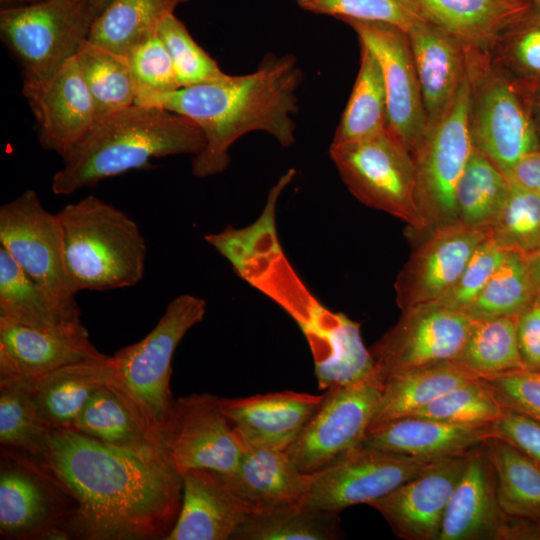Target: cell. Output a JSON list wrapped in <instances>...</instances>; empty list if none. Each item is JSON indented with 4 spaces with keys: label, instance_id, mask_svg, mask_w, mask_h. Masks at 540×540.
Masks as SVG:
<instances>
[{
    "label": "cell",
    "instance_id": "obj_7",
    "mask_svg": "<svg viewBox=\"0 0 540 540\" xmlns=\"http://www.w3.org/2000/svg\"><path fill=\"white\" fill-rule=\"evenodd\" d=\"M329 155L348 190L362 204L417 231L428 230L417 199L413 155L388 126L358 140L331 143Z\"/></svg>",
    "mask_w": 540,
    "mask_h": 540
},
{
    "label": "cell",
    "instance_id": "obj_33",
    "mask_svg": "<svg viewBox=\"0 0 540 540\" xmlns=\"http://www.w3.org/2000/svg\"><path fill=\"white\" fill-rule=\"evenodd\" d=\"M190 0H112L95 19L87 40L126 56L157 33L162 20Z\"/></svg>",
    "mask_w": 540,
    "mask_h": 540
},
{
    "label": "cell",
    "instance_id": "obj_37",
    "mask_svg": "<svg viewBox=\"0 0 540 540\" xmlns=\"http://www.w3.org/2000/svg\"><path fill=\"white\" fill-rule=\"evenodd\" d=\"M510 189V181L475 147L455 190L457 220L489 230L495 225Z\"/></svg>",
    "mask_w": 540,
    "mask_h": 540
},
{
    "label": "cell",
    "instance_id": "obj_8",
    "mask_svg": "<svg viewBox=\"0 0 540 540\" xmlns=\"http://www.w3.org/2000/svg\"><path fill=\"white\" fill-rule=\"evenodd\" d=\"M97 17L87 0L3 6L0 36L20 63L23 80H41L77 54Z\"/></svg>",
    "mask_w": 540,
    "mask_h": 540
},
{
    "label": "cell",
    "instance_id": "obj_54",
    "mask_svg": "<svg viewBox=\"0 0 540 540\" xmlns=\"http://www.w3.org/2000/svg\"><path fill=\"white\" fill-rule=\"evenodd\" d=\"M529 106L534 131L540 147V89L529 96Z\"/></svg>",
    "mask_w": 540,
    "mask_h": 540
},
{
    "label": "cell",
    "instance_id": "obj_22",
    "mask_svg": "<svg viewBox=\"0 0 540 540\" xmlns=\"http://www.w3.org/2000/svg\"><path fill=\"white\" fill-rule=\"evenodd\" d=\"M323 400L322 395L283 391L242 398H221V408L249 444L287 450Z\"/></svg>",
    "mask_w": 540,
    "mask_h": 540
},
{
    "label": "cell",
    "instance_id": "obj_28",
    "mask_svg": "<svg viewBox=\"0 0 540 540\" xmlns=\"http://www.w3.org/2000/svg\"><path fill=\"white\" fill-rule=\"evenodd\" d=\"M428 22L483 52L531 4L530 0H405Z\"/></svg>",
    "mask_w": 540,
    "mask_h": 540
},
{
    "label": "cell",
    "instance_id": "obj_6",
    "mask_svg": "<svg viewBox=\"0 0 540 540\" xmlns=\"http://www.w3.org/2000/svg\"><path fill=\"white\" fill-rule=\"evenodd\" d=\"M205 313L203 298L192 294L178 295L169 302L158 323L143 339L112 356L114 374L109 387L124 402L149 439L163 450L175 403L170 390L172 358L182 338L203 320Z\"/></svg>",
    "mask_w": 540,
    "mask_h": 540
},
{
    "label": "cell",
    "instance_id": "obj_49",
    "mask_svg": "<svg viewBox=\"0 0 540 540\" xmlns=\"http://www.w3.org/2000/svg\"><path fill=\"white\" fill-rule=\"evenodd\" d=\"M481 379L505 408L540 422V371L521 369Z\"/></svg>",
    "mask_w": 540,
    "mask_h": 540
},
{
    "label": "cell",
    "instance_id": "obj_24",
    "mask_svg": "<svg viewBox=\"0 0 540 540\" xmlns=\"http://www.w3.org/2000/svg\"><path fill=\"white\" fill-rule=\"evenodd\" d=\"M406 33L430 125L456 98L468 75L471 48L423 20L417 21Z\"/></svg>",
    "mask_w": 540,
    "mask_h": 540
},
{
    "label": "cell",
    "instance_id": "obj_41",
    "mask_svg": "<svg viewBox=\"0 0 540 540\" xmlns=\"http://www.w3.org/2000/svg\"><path fill=\"white\" fill-rule=\"evenodd\" d=\"M534 301L524 255L508 251L483 290L464 313L471 319L517 317Z\"/></svg>",
    "mask_w": 540,
    "mask_h": 540
},
{
    "label": "cell",
    "instance_id": "obj_38",
    "mask_svg": "<svg viewBox=\"0 0 540 540\" xmlns=\"http://www.w3.org/2000/svg\"><path fill=\"white\" fill-rule=\"evenodd\" d=\"M488 57L495 69L528 96L540 89V9L531 3L498 36Z\"/></svg>",
    "mask_w": 540,
    "mask_h": 540
},
{
    "label": "cell",
    "instance_id": "obj_2",
    "mask_svg": "<svg viewBox=\"0 0 540 540\" xmlns=\"http://www.w3.org/2000/svg\"><path fill=\"white\" fill-rule=\"evenodd\" d=\"M292 182L282 174L270 188L265 206L251 224L204 236L246 283L273 300L299 325L314 356L320 389L354 382L373 367L359 323L327 309L309 290L287 259L279 241L276 211L283 190Z\"/></svg>",
    "mask_w": 540,
    "mask_h": 540
},
{
    "label": "cell",
    "instance_id": "obj_21",
    "mask_svg": "<svg viewBox=\"0 0 540 540\" xmlns=\"http://www.w3.org/2000/svg\"><path fill=\"white\" fill-rule=\"evenodd\" d=\"M104 357L82 322L34 328L0 318V380L31 384L63 366Z\"/></svg>",
    "mask_w": 540,
    "mask_h": 540
},
{
    "label": "cell",
    "instance_id": "obj_48",
    "mask_svg": "<svg viewBox=\"0 0 540 540\" xmlns=\"http://www.w3.org/2000/svg\"><path fill=\"white\" fill-rule=\"evenodd\" d=\"M507 252L493 238L487 237L475 249L452 288L434 303L465 312L483 290Z\"/></svg>",
    "mask_w": 540,
    "mask_h": 540
},
{
    "label": "cell",
    "instance_id": "obj_58",
    "mask_svg": "<svg viewBox=\"0 0 540 540\" xmlns=\"http://www.w3.org/2000/svg\"><path fill=\"white\" fill-rule=\"evenodd\" d=\"M539 526H540V521L538 522Z\"/></svg>",
    "mask_w": 540,
    "mask_h": 540
},
{
    "label": "cell",
    "instance_id": "obj_45",
    "mask_svg": "<svg viewBox=\"0 0 540 540\" xmlns=\"http://www.w3.org/2000/svg\"><path fill=\"white\" fill-rule=\"evenodd\" d=\"M157 35L171 57L181 87L218 80L227 75L174 13L162 20Z\"/></svg>",
    "mask_w": 540,
    "mask_h": 540
},
{
    "label": "cell",
    "instance_id": "obj_23",
    "mask_svg": "<svg viewBox=\"0 0 540 540\" xmlns=\"http://www.w3.org/2000/svg\"><path fill=\"white\" fill-rule=\"evenodd\" d=\"M182 478L181 509L165 540H231L250 512L224 473L199 468Z\"/></svg>",
    "mask_w": 540,
    "mask_h": 540
},
{
    "label": "cell",
    "instance_id": "obj_19",
    "mask_svg": "<svg viewBox=\"0 0 540 540\" xmlns=\"http://www.w3.org/2000/svg\"><path fill=\"white\" fill-rule=\"evenodd\" d=\"M41 146L65 157L95 126V104L76 57L41 80H23Z\"/></svg>",
    "mask_w": 540,
    "mask_h": 540
},
{
    "label": "cell",
    "instance_id": "obj_16",
    "mask_svg": "<svg viewBox=\"0 0 540 540\" xmlns=\"http://www.w3.org/2000/svg\"><path fill=\"white\" fill-rule=\"evenodd\" d=\"M540 540L538 522L507 515L495 491L486 442L473 449L447 506L438 540Z\"/></svg>",
    "mask_w": 540,
    "mask_h": 540
},
{
    "label": "cell",
    "instance_id": "obj_50",
    "mask_svg": "<svg viewBox=\"0 0 540 540\" xmlns=\"http://www.w3.org/2000/svg\"><path fill=\"white\" fill-rule=\"evenodd\" d=\"M491 429L493 437L509 442L540 464V422L504 407Z\"/></svg>",
    "mask_w": 540,
    "mask_h": 540
},
{
    "label": "cell",
    "instance_id": "obj_34",
    "mask_svg": "<svg viewBox=\"0 0 540 540\" xmlns=\"http://www.w3.org/2000/svg\"><path fill=\"white\" fill-rule=\"evenodd\" d=\"M343 537L340 512L303 502L249 513L231 540H335Z\"/></svg>",
    "mask_w": 540,
    "mask_h": 540
},
{
    "label": "cell",
    "instance_id": "obj_31",
    "mask_svg": "<svg viewBox=\"0 0 540 540\" xmlns=\"http://www.w3.org/2000/svg\"><path fill=\"white\" fill-rule=\"evenodd\" d=\"M478 378L456 361L393 374L383 381L381 400L371 425L410 416L446 392Z\"/></svg>",
    "mask_w": 540,
    "mask_h": 540
},
{
    "label": "cell",
    "instance_id": "obj_40",
    "mask_svg": "<svg viewBox=\"0 0 540 540\" xmlns=\"http://www.w3.org/2000/svg\"><path fill=\"white\" fill-rule=\"evenodd\" d=\"M75 57L93 98L97 122L135 104L137 88L126 56L86 40Z\"/></svg>",
    "mask_w": 540,
    "mask_h": 540
},
{
    "label": "cell",
    "instance_id": "obj_35",
    "mask_svg": "<svg viewBox=\"0 0 540 540\" xmlns=\"http://www.w3.org/2000/svg\"><path fill=\"white\" fill-rule=\"evenodd\" d=\"M71 429L143 456L170 458L165 450L149 439L109 386L100 388L89 398Z\"/></svg>",
    "mask_w": 540,
    "mask_h": 540
},
{
    "label": "cell",
    "instance_id": "obj_10",
    "mask_svg": "<svg viewBox=\"0 0 540 540\" xmlns=\"http://www.w3.org/2000/svg\"><path fill=\"white\" fill-rule=\"evenodd\" d=\"M470 100L467 75L453 103L428 125L412 153L417 199L429 230L457 220L455 190L474 148Z\"/></svg>",
    "mask_w": 540,
    "mask_h": 540
},
{
    "label": "cell",
    "instance_id": "obj_30",
    "mask_svg": "<svg viewBox=\"0 0 540 540\" xmlns=\"http://www.w3.org/2000/svg\"><path fill=\"white\" fill-rule=\"evenodd\" d=\"M0 318L34 328H56L81 322L77 302L62 300L41 286L2 247Z\"/></svg>",
    "mask_w": 540,
    "mask_h": 540
},
{
    "label": "cell",
    "instance_id": "obj_42",
    "mask_svg": "<svg viewBox=\"0 0 540 540\" xmlns=\"http://www.w3.org/2000/svg\"><path fill=\"white\" fill-rule=\"evenodd\" d=\"M49 431L39 420L29 384L0 380V442L38 460L45 451Z\"/></svg>",
    "mask_w": 540,
    "mask_h": 540
},
{
    "label": "cell",
    "instance_id": "obj_29",
    "mask_svg": "<svg viewBox=\"0 0 540 540\" xmlns=\"http://www.w3.org/2000/svg\"><path fill=\"white\" fill-rule=\"evenodd\" d=\"M113 374L112 356H106L63 366L29 384L39 420L49 431L71 429L89 398L109 386Z\"/></svg>",
    "mask_w": 540,
    "mask_h": 540
},
{
    "label": "cell",
    "instance_id": "obj_3",
    "mask_svg": "<svg viewBox=\"0 0 540 540\" xmlns=\"http://www.w3.org/2000/svg\"><path fill=\"white\" fill-rule=\"evenodd\" d=\"M303 73L292 54L267 53L255 71L165 94L137 97L135 104L157 106L191 119L204 134L205 147L194 156L192 173L199 178L224 172L230 148L243 135L263 131L282 147L296 140L293 115Z\"/></svg>",
    "mask_w": 540,
    "mask_h": 540
},
{
    "label": "cell",
    "instance_id": "obj_20",
    "mask_svg": "<svg viewBox=\"0 0 540 540\" xmlns=\"http://www.w3.org/2000/svg\"><path fill=\"white\" fill-rule=\"evenodd\" d=\"M471 451L435 461L420 474L368 505L382 515L397 537L438 540L447 506Z\"/></svg>",
    "mask_w": 540,
    "mask_h": 540
},
{
    "label": "cell",
    "instance_id": "obj_11",
    "mask_svg": "<svg viewBox=\"0 0 540 540\" xmlns=\"http://www.w3.org/2000/svg\"><path fill=\"white\" fill-rule=\"evenodd\" d=\"M382 388L374 370L358 381L326 389L320 407L286 450L299 470L314 474L359 446L377 412Z\"/></svg>",
    "mask_w": 540,
    "mask_h": 540
},
{
    "label": "cell",
    "instance_id": "obj_55",
    "mask_svg": "<svg viewBox=\"0 0 540 540\" xmlns=\"http://www.w3.org/2000/svg\"><path fill=\"white\" fill-rule=\"evenodd\" d=\"M96 14L99 16L111 3L112 0H87Z\"/></svg>",
    "mask_w": 540,
    "mask_h": 540
},
{
    "label": "cell",
    "instance_id": "obj_1",
    "mask_svg": "<svg viewBox=\"0 0 540 540\" xmlns=\"http://www.w3.org/2000/svg\"><path fill=\"white\" fill-rule=\"evenodd\" d=\"M38 466L77 507L64 528L90 540L166 539L183 478L168 457H147L72 429L49 434Z\"/></svg>",
    "mask_w": 540,
    "mask_h": 540
},
{
    "label": "cell",
    "instance_id": "obj_14",
    "mask_svg": "<svg viewBox=\"0 0 540 540\" xmlns=\"http://www.w3.org/2000/svg\"><path fill=\"white\" fill-rule=\"evenodd\" d=\"M437 460L360 444L328 467L314 473L302 502L313 508L336 512L357 504L368 505L420 474Z\"/></svg>",
    "mask_w": 540,
    "mask_h": 540
},
{
    "label": "cell",
    "instance_id": "obj_9",
    "mask_svg": "<svg viewBox=\"0 0 540 540\" xmlns=\"http://www.w3.org/2000/svg\"><path fill=\"white\" fill-rule=\"evenodd\" d=\"M470 128L474 147L506 173L540 150L529 96L495 69L488 53L470 49Z\"/></svg>",
    "mask_w": 540,
    "mask_h": 540
},
{
    "label": "cell",
    "instance_id": "obj_17",
    "mask_svg": "<svg viewBox=\"0 0 540 540\" xmlns=\"http://www.w3.org/2000/svg\"><path fill=\"white\" fill-rule=\"evenodd\" d=\"M343 22L355 31L359 44L377 58L386 88L388 128L413 153L428 123L407 33L383 22Z\"/></svg>",
    "mask_w": 540,
    "mask_h": 540
},
{
    "label": "cell",
    "instance_id": "obj_39",
    "mask_svg": "<svg viewBox=\"0 0 540 540\" xmlns=\"http://www.w3.org/2000/svg\"><path fill=\"white\" fill-rule=\"evenodd\" d=\"M517 317L472 319L454 361L480 378L525 369L517 341Z\"/></svg>",
    "mask_w": 540,
    "mask_h": 540
},
{
    "label": "cell",
    "instance_id": "obj_25",
    "mask_svg": "<svg viewBox=\"0 0 540 540\" xmlns=\"http://www.w3.org/2000/svg\"><path fill=\"white\" fill-rule=\"evenodd\" d=\"M491 425L470 426L405 416L371 425L361 445L426 459L465 454L493 437Z\"/></svg>",
    "mask_w": 540,
    "mask_h": 540
},
{
    "label": "cell",
    "instance_id": "obj_12",
    "mask_svg": "<svg viewBox=\"0 0 540 540\" xmlns=\"http://www.w3.org/2000/svg\"><path fill=\"white\" fill-rule=\"evenodd\" d=\"M472 319L439 303L402 310L392 326L370 348L381 379L403 371L454 361L467 338Z\"/></svg>",
    "mask_w": 540,
    "mask_h": 540
},
{
    "label": "cell",
    "instance_id": "obj_26",
    "mask_svg": "<svg viewBox=\"0 0 540 540\" xmlns=\"http://www.w3.org/2000/svg\"><path fill=\"white\" fill-rule=\"evenodd\" d=\"M243 443L239 465L224 475L249 512L302 502L313 474L300 471L286 450L255 446L244 440Z\"/></svg>",
    "mask_w": 540,
    "mask_h": 540
},
{
    "label": "cell",
    "instance_id": "obj_4",
    "mask_svg": "<svg viewBox=\"0 0 540 540\" xmlns=\"http://www.w3.org/2000/svg\"><path fill=\"white\" fill-rule=\"evenodd\" d=\"M204 147V134L191 119L161 107L134 104L98 121L62 158L52 192L72 194L110 177L147 169L154 158L196 156Z\"/></svg>",
    "mask_w": 540,
    "mask_h": 540
},
{
    "label": "cell",
    "instance_id": "obj_44",
    "mask_svg": "<svg viewBox=\"0 0 540 540\" xmlns=\"http://www.w3.org/2000/svg\"><path fill=\"white\" fill-rule=\"evenodd\" d=\"M490 237L507 251L523 255L540 248V195L510 182L503 209Z\"/></svg>",
    "mask_w": 540,
    "mask_h": 540
},
{
    "label": "cell",
    "instance_id": "obj_56",
    "mask_svg": "<svg viewBox=\"0 0 540 540\" xmlns=\"http://www.w3.org/2000/svg\"><path fill=\"white\" fill-rule=\"evenodd\" d=\"M32 1H35V0H0V3L2 5V7H3V6H10V5L28 3V2H32Z\"/></svg>",
    "mask_w": 540,
    "mask_h": 540
},
{
    "label": "cell",
    "instance_id": "obj_15",
    "mask_svg": "<svg viewBox=\"0 0 540 540\" xmlns=\"http://www.w3.org/2000/svg\"><path fill=\"white\" fill-rule=\"evenodd\" d=\"M164 448L183 476L191 469L233 472L244 443L221 408V397L191 394L175 400L164 436Z\"/></svg>",
    "mask_w": 540,
    "mask_h": 540
},
{
    "label": "cell",
    "instance_id": "obj_13",
    "mask_svg": "<svg viewBox=\"0 0 540 540\" xmlns=\"http://www.w3.org/2000/svg\"><path fill=\"white\" fill-rule=\"evenodd\" d=\"M0 247L33 280L55 296L76 302L67 274L63 230L38 194L26 189L0 207Z\"/></svg>",
    "mask_w": 540,
    "mask_h": 540
},
{
    "label": "cell",
    "instance_id": "obj_5",
    "mask_svg": "<svg viewBox=\"0 0 540 540\" xmlns=\"http://www.w3.org/2000/svg\"><path fill=\"white\" fill-rule=\"evenodd\" d=\"M57 215L67 274L77 293L133 287L142 280L147 245L126 213L88 195L64 206Z\"/></svg>",
    "mask_w": 540,
    "mask_h": 540
},
{
    "label": "cell",
    "instance_id": "obj_53",
    "mask_svg": "<svg viewBox=\"0 0 540 540\" xmlns=\"http://www.w3.org/2000/svg\"><path fill=\"white\" fill-rule=\"evenodd\" d=\"M530 282L534 294V302H540V248L524 255Z\"/></svg>",
    "mask_w": 540,
    "mask_h": 540
},
{
    "label": "cell",
    "instance_id": "obj_18",
    "mask_svg": "<svg viewBox=\"0 0 540 540\" xmlns=\"http://www.w3.org/2000/svg\"><path fill=\"white\" fill-rule=\"evenodd\" d=\"M490 231L458 220L430 230L397 275L394 288L401 310L434 303L456 283L475 249Z\"/></svg>",
    "mask_w": 540,
    "mask_h": 540
},
{
    "label": "cell",
    "instance_id": "obj_51",
    "mask_svg": "<svg viewBox=\"0 0 540 540\" xmlns=\"http://www.w3.org/2000/svg\"><path fill=\"white\" fill-rule=\"evenodd\" d=\"M517 341L525 369L540 371V302L518 315Z\"/></svg>",
    "mask_w": 540,
    "mask_h": 540
},
{
    "label": "cell",
    "instance_id": "obj_36",
    "mask_svg": "<svg viewBox=\"0 0 540 540\" xmlns=\"http://www.w3.org/2000/svg\"><path fill=\"white\" fill-rule=\"evenodd\" d=\"M388 126L384 78L375 55L360 44L359 71L332 144L358 140Z\"/></svg>",
    "mask_w": 540,
    "mask_h": 540
},
{
    "label": "cell",
    "instance_id": "obj_46",
    "mask_svg": "<svg viewBox=\"0 0 540 540\" xmlns=\"http://www.w3.org/2000/svg\"><path fill=\"white\" fill-rule=\"evenodd\" d=\"M304 11L339 20L383 22L407 32L421 20L405 0H295Z\"/></svg>",
    "mask_w": 540,
    "mask_h": 540
},
{
    "label": "cell",
    "instance_id": "obj_32",
    "mask_svg": "<svg viewBox=\"0 0 540 540\" xmlns=\"http://www.w3.org/2000/svg\"><path fill=\"white\" fill-rule=\"evenodd\" d=\"M497 501L509 516L540 521V464L509 442L486 441Z\"/></svg>",
    "mask_w": 540,
    "mask_h": 540
},
{
    "label": "cell",
    "instance_id": "obj_47",
    "mask_svg": "<svg viewBox=\"0 0 540 540\" xmlns=\"http://www.w3.org/2000/svg\"><path fill=\"white\" fill-rule=\"evenodd\" d=\"M126 59L136 84L137 97L165 94L181 88L171 57L157 33L134 47Z\"/></svg>",
    "mask_w": 540,
    "mask_h": 540
},
{
    "label": "cell",
    "instance_id": "obj_27",
    "mask_svg": "<svg viewBox=\"0 0 540 540\" xmlns=\"http://www.w3.org/2000/svg\"><path fill=\"white\" fill-rule=\"evenodd\" d=\"M29 462L2 461L0 471V532L10 538H37L46 529L60 525L52 486L55 483Z\"/></svg>",
    "mask_w": 540,
    "mask_h": 540
},
{
    "label": "cell",
    "instance_id": "obj_52",
    "mask_svg": "<svg viewBox=\"0 0 540 540\" xmlns=\"http://www.w3.org/2000/svg\"><path fill=\"white\" fill-rule=\"evenodd\" d=\"M506 176L511 183L540 195V150L520 159Z\"/></svg>",
    "mask_w": 540,
    "mask_h": 540
},
{
    "label": "cell",
    "instance_id": "obj_43",
    "mask_svg": "<svg viewBox=\"0 0 540 540\" xmlns=\"http://www.w3.org/2000/svg\"><path fill=\"white\" fill-rule=\"evenodd\" d=\"M503 412L504 406L496 395L478 378L446 392L410 416L482 426L493 424Z\"/></svg>",
    "mask_w": 540,
    "mask_h": 540
},
{
    "label": "cell",
    "instance_id": "obj_57",
    "mask_svg": "<svg viewBox=\"0 0 540 540\" xmlns=\"http://www.w3.org/2000/svg\"><path fill=\"white\" fill-rule=\"evenodd\" d=\"M531 3H533L535 6H537L540 9V0H530Z\"/></svg>",
    "mask_w": 540,
    "mask_h": 540
}]
</instances>
